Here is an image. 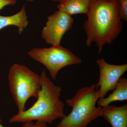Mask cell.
<instances>
[{
	"label": "cell",
	"instance_id": "6da1fadb",
	"mask_svg": "<svg viewBox=\"0 0 127 127\" xmlns=\"http://www.w3.org/2000/svg\"><path fill=\"white\" fill-rule=\"evenodd\" d=\"M87 15L83 25L86 45L89 47L94 42L100 54L103 46L112 43L122 30L118 0H90Z\"/></svg>",
	"mask_w": 127,
	"mask_h": 127
},
{
	"label": "cell",
	"instance_id": "7a4b0ae2",
	"mask_svg": "<svg viewBox=\"0 0 127 127\" xmlns=\"http://www.w3.org/2000/svg\"><path fill=\"white\" fill-rule=\"evenodd\" d=\"M40 76L41 89L36 101L29 109L12 116L9 119L10 123H23L35 120L51 124L66 116L65 104L60 99L61 88L53 83L44 69Z\"/></svg>",
	"mask_w": 127,
	"mask_h": 127
},
{
	"label": "cell",
	"instance_id": "3957f363",
	"mask_svg": "<svg viewBox=\"0 0 127 127\" xmlns=\"http://www.w3.org/2000/svg\"><path fill=\"white\" fill-rule=\"evenodd\" d=\"M96 88L94 84L83 87L66 100L71 111L55 127H87L92 121L102 117V107L96 106L99 97Z\"/></svg>",
	"mask_w": 127,
	"mask_h": 127
},
{
	"label": "cell",
	"instance_id": "277c9868",
	"mask_svg": "<svg viewBox=\"0 0 127 127\" xmlns=\"http://www.w3.org/2000/svg\"><path fill=\"white\" fill-rule=\"evenodd\" d=\"M10 91L18 109V113L26 110L25 105L32 97L37 98L41 89L40 75L26 66L14 64L8 76Z\"/></svg>",
	"mask_w": 127,
	"mask_h": 127
},
{
	"label": "cell",
	"instance_id": "5b68a950",
	"mask_svg": "<svg viewBox=\"0 0 127 127\" xmlns=\"http://www.w3.org/2000/svg\"><path fill=\"white\" fill-rule=\"evenodd\" d=\"M27 54L32 59L44 65L53 80L56 78L62 68L80 64L82 62L81 58L61 45L50 48H34Z\"/></svg>",
	"mask_w": 127,
	"mask_h": 127
},
{
	"label": "cell",
	"instance_id": "8992f818",
	"mask_svg": "<svg viewBox=\"0 0 127 127\" xmlns=\"http://www.w3.org/2000/svg\"><path fill=\"white\" fill-rule=\"evenodd\" d=\"M42 28L41 36L46 42L52 46L60 45L64 35L72 27L71 16L61 11H56L49 16Z\"/></svg>",
	"mask_w": 127,
	"mask_h": 127
},
{
	"label": "cell",
	"instance_id": "52a82bcc",
	"mask_svg": "<svg viewBox=\"0 0 127 127\" xmlns=\"http://www.w3.org/2000/svg\"><path fill=\"white\" fill-rule=\"evenodd\" d=\"M96 63L99 66L100 76L96 84V90L98 92L99 98H101L115 89L120 78L127 71V64H110L103 58L97 59Z\"/></svg>",
	"mask_w": 127,
	"mask_h": 127
},
{
	"label": "cell",
	"instance_id": "ba28073f",
	"mask_svg": "<svg viewBox=\"0 0 127 127\" xmlns=\"http://www.w3.org/2000/svg\"><path fill=\"white\" fill-rule=\"evenodd\" d=\"M102 117L112 127H127V104L121 106L109 104L102 107Z\"/></svg>",
	"mask_w": 127,
	"mask_h": 127
},
{
	"label": "cell",
	"instance_id": "9c48e42d",
	"mask_svg": "<svg viewBox=\"0 0 127 127\" xmlns=\"http://www.w3.org/2000/svg\"><path fill=\"white\" fill-rule=\"evenodd\" d=\"M25 5L16 14L10 16L0 15V31L9 26H15L18 28V33L21 34L27 27L28 20Z\"/></svg>",
	"mask_w": 127,
	"mask_h": 127
},
{
	"label": "cell",
	"instance_id": "30bf717a",
	"mask_svg": "<svg viewBox=\"0 0 127 127\" xmlns=\"http://www.w3.org/2000/svg\"><path fill=\"white\" fill-rule=\"evenodd\" d=\"M113 92L107 97L98 98L97 103L99 106H105L117 101L127 100V79L120 78Z\"/></svg>",
	"mask_w": 127,
	"mask_h": 127
},
{
	"label": "cell",
	"instance_id": "8fae6325",
	"mask_svg": "<svg viewBox=\"0 0 127 127\" xmlns=\"http://www.w3.org/2000/svg\"><path fill=\"white\" fill-rule=\"evenodd\" d=\"M90 0H62L57 6L59 10L71 16L77 14H87Z\"/></svg>",
	"mask_w": 127,
	"mask_h": 127
},
{
	"label": "cell",
	"instance_id": "7c38bea8",
	"mask_svg": "<svg viewBox=\"0 0 127 127\" xmlns=\"http://www.w3.org/2000/svg\"><path fill=\"white\" fill-rule=\"evenodd\" d=\"M119 4V13L122 20L127 21V0H118Z\"/></svg>",
	"mask_w": 127,
	"mask_h": 127
},
{
	"label": "cell",
	"instance_id": "4fadbf2b",
	"mask_svg": "<svg viewBox=\"0 0 127 127\" xmlns=\"http://www.w3.org/2000/svg\"><path fill=\"white\" fill-rule=\"evenodd\" d=\"M20 127H51L48 126L46 123L36 121L34 123L32 121L23 123V125Z\"/></svg>",
	"mask_w": 127,
	"mask_h": 127
},
{
	"label": "cell",
	"instance_id": "5bb4252c",
	"mask_svg": "<svg viewBox=\"0 0 127 127\" xmlns=\"http://www.w3.org/2000/svg\"><path fill=\"white\" fill-rule=\"evenodd\" d=\"M16 0H0V10L6 6L15 4Z\"/></svg>",
	"mask_w": 127,
	"mask_h": 127
},
{
	"label": "cell",
	"instance_id": "9a60e30c",
	"mask_svg": "<svg viewBox=\"0 0 127 127\" xmlns=\"http://www.w3.org/2000/svg\"><path fill=\"white\" fill-rule=\"evenodd\" d=\"M52 0L54 1H58L60 2V1H61L62 0Z\"/></svg>",
	"mask_w": 127,
	"mask_h": 127
},
{
	"label": "cell",
	"instance_id": "2e32d148",
	"mask_svg": "<svg viewBox=\"0 0 127 127\" xmlns=\"http://www.w3.org/2000/svg\"><path fill=\"white\" fill-rule=\"evenodd\" d=\"M28 1H30V2H32V1H34V0H28Z\"/></svg>",
	"mask_w": 127,
	"mask_h": 127
},
{
	"label": "cell",
	"instance_id": "e0dca14e",
	"mask_svg": "<svg viewBox=\"0 0 127 127\" xmlns=\"http://www.w3.org/2000/svg\"><path fill=\"white\" fill-rule=\"evenodd\" d=\"M1 121L0 119V121ZM0 127H4L0 123Z\"/></svg>",
	"mask_w": 127,
	"mask_h": 127
},
{
	"label": "cell",
	"instance_id": "ac0fdd59",
	"mask_svg": "<svg viewBox=\"0 0 127 127\" xmlns=\"http://www.w3.org/2000/svg\"><path fill=\"white\" fill-rule=\"evenodd\" d=\"M108 0V1H113V0Z\"/></svg>",
	"mask_w": 127,
	"mask_h": 127
}]
</instances>
